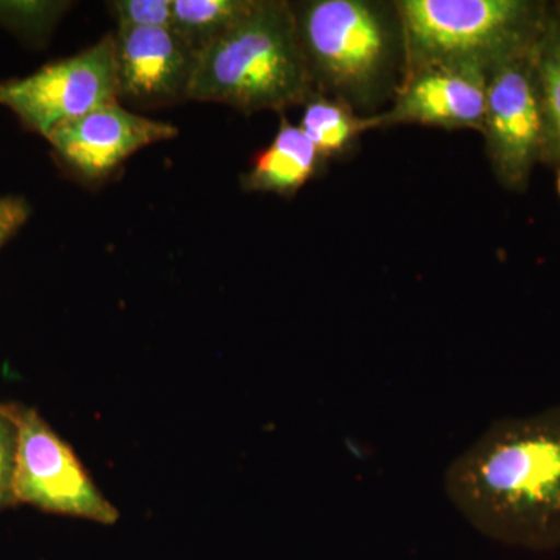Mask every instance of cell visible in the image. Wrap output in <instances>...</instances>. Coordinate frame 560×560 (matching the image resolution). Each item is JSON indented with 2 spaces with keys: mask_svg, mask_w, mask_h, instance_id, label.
I'll return each instance as SVG.
<instances>
[{
  "mask_svg": "<svg viewBox=\"0 0 560 560\" xmlns=\"http://www.w3.org/2000/svg\"><path fill=\"white\" fill-rule=\"evenodd\" d=\"M445 493L489 539L560 547V404L495 420L445 471Z\"/></svg>",
  "mask_w": 560,
  "mask_h": 560,
  "instance_id": "cell-1",
  "label": "cell"
},
{
  "mask_svg": "<svg viewBox=\"0 0 560 560\" xmlns=\"http://www.w3.org/2000/svg\"><path fill=\"white\" fill-rule=\"evenodd\" d=\"M313 90L364 117L383 113L407 77L396 0L291 2Z\"/></svg>",
  "mask_w": 560,
  "mask_h": 560,
  "instance_id": "cell-2",
  "label": "cell"
},
{
  "mask_svg": "<svg viewBox=\"0 0 560 560\" xmlns=\"http://www.w3.org/2000/svg\"><path fill=\"white\" fill-rule=\"evenodd\" d=\"M315 94L291 2L256 0L226 35L198 51L189 101L243 114L304 106Z\"/></svg>",
  "mask_w": 560,
  "mask_h": 560,
  "instance_id": "cell-3",
  "label": "cell"
},
{
  "mask_svg": "<svg viewBox=\"0 0 560 560\" xmlns=\"http://www.w3.org/2000/svg\"><path fill=\"white\" fill-rule=\"evenodd\" d=\"M408 69L438 62H497L537 46L547 24L545 0H396Z\"/></svg>",
  "mask_w": 560,
  "mask_h": 560,
  "instance_id": "cell-4",
  "label": "cell"
},
{
  "mask_svg": "<svg viewBox=\"0 0 560 560\" xmlns=\"http://www.w3.org/2000/svg\"><path fill=\"white\" fill-rule=\"evenodd\" d=\"M536 49V47H534ZM534 49L497 62L488 72L481 135L497 183L525 194L544 160L545 128Z\"/></svg>",
  "mask_w": 560,
  "mask_h": 560,
  "instance_id": "cell-5",
  "label": "cell"
},
{
  "mask_svg": "<svg viewBox=\"0 0 560 560\" xmlns=\"http://www.w3.org/2000/svg\"><path fill=\"white\" fill-rule=\"evenodd\" d=\"M114 101H119L114 33L32 75L0 81V105L46 139L61 125Z\"/></svg>",
  "mask_w": 560,
  "mask_h": 560,
  "instance_id": "cell-6",
  "label": "cell"
},
{
  "mask_svg": "<svg viewBox=\"0 0 560 560\" xmlns=\"http://www.w3.org/2000/svg\"><path fill=\"white\" fill-rule=\"evenodd\" d=\"M7 411L18 431L14 501L103 525L116 523L119 511L95 488L75 453L38 412L14 407Z\"/></svg>",
  "mask_w": 560,
  "mask_h": 560,
  "instance_id": "cell-7",
  "label": "cell"
},
{
  "mask_svg": "<svg viewBox=\"0 0 560 560\" xmlns=\"http://www.w3.org/2000/svg\"><path fill=\"white\" fill-rule=\"evenodd\" d=\"M489 69L478 62H438L407 73L388 108L375 116L377 130L423 125L481 132Z\"/></svg>",
  "mask_w": 560,
  "mask_h": 560,
  "instance_id": "cell-8",
  "label": "cell"
},
{
  "mask_svg": "<svg viewBox=\"0 0 560 560\" xmlns=\"http://www.w3.org/2000/svg\"><path fill=\"white\" fill-rule=\"evenodd\" d=\"M178 128L105 103L47 136L58 156L81 178H106L136 151L175 138Z\"/></svg>",
  "mask_w": 560,
  "mask_h": 560,
  "instance_id": "cell-9",
  "label": "cell"
},
{
  "mask_svg": "<svg viewBox=\"0 0 560 560\" xmlns=\"http://www.w3.org/2000/svg\"><path fill=\"white\" fill-rule=\"evenodd\" d=\"M117 95L143 108L189 101L197 51L171 28L117 27Z\"/></svg>",
  "mask_w": 560,
  "mask_h": 560,
  "instance_id": "cell-10",
  "label": "cell"
},
{
  "mask_svg": "<svg viewBox=\"0 0 560 560\" xmlns=\"http://www.w3.org/2000/svg\"><path fill=\"white\" fill-rule=\"evenodd\" d=\"M326 165L300 125L291 124L280 114L275 139L256 154L249 171L242 175V189L250 194L293 197Z\"/></svg>",
  "mask_w": 560,
  "mask_h": 560,
  "instance_id": "cell-11",
  "label": "cell"
},
{
  "mask_svg": "<svg viewBox=\"0 0 560 560\" xmlns=\"http://www.w3.org/2000/svg\"><path fill=\"white\" fill-rule=\"evenodd\" d=\"M300 127L319 156L329 162L349 158L361 136L377 131V121L375 116H360L345 103L315 92L302 106Z\"/></svg>",
  "mask_w": 560,
  "mask_h": 560,
  "instance_id": "cell-12",
  "label": "cell"
},
{
  "mask_svg": "<svg viewBox=\"0 0 560 560\" xmlns=\"http://www.w3.org/2000/svg\"><path fill=\"white\" fill-rule=\"evenodd\" d=\"M545 145L541 164L560 173V2H550L547 24L534 49Z\"/></svg>",
  "mask_w": 560,
  "mask_h": 560,
  "instance_id": "cell-13",
  "label": "cell"
},
{
  "mask_svg": "<svg viewBox=\"0 0 560 560\" xmlns=\"http://www.w3.org/2000/svg\"><path fill=\"white\" fill-rule=\"evenodd\" d=\"M256 0H172L171 31L198 51L226 35Z\"/></svg>",
  "mask_w": 560,
  "mask_h": 560,
  "instance_id": "cell-14",
  "label": "cell"
},
{
  "mask_svg": "<svg viewBox=\"0 0 560 560\" xmlns=\"http://www.w3.org/2000/svg\"><path fill=\"white\" fill-rule=\"evenodd\" d=\"M117 27L171 28L172 0H116L109 3Z\"/></svg>",
  "mask_w": 560,
  "mask_h": 560,
  "instance_id": "cell-15",
  "label": "cell"
},
{
  "mask_svg": "<svg viewBox=\"0 0 560 560\" xmlns=\"http://www.w3.org/2000/svg\"><path fill=\"white\" fill-rule=\"evenodd\" d=\"M60 3L47 2H0V22L10 27L39 28L57 18Z\"/></svg>",
  "mask_w": 560,
  "mask_h": 560,
  "instance_id": "cell-16",
  "label": "cell"
},
{
  "mask_svg": "<svg viewBox=\"0 0 560 560\" xmlns=\"http://www.w3.org/2000/svg\"><path fill=\"white\" fill-rule=\"evenodd\" d=\"M18 431L7 407H0V506L14 501L13 474Z\"/></svg>",
  "mask_w": 560,
  "mask_h": 560,
  "instance_id": "cell-17",
  "label": "cell"
},
{
  "mask_svg": "<svg viewBox=\"0 0 560 560\" xmlns=\"http://www.w3.org/2000/svg\"><path fill=\"white\" fill-rule=\"evenodd\" d=\"M31 215L27 201L21 197H0V246L14 234Z\"/></svg>",
  "mask_w": 560,
  "mask_h": 560,
  "instance_id": "cell-18",
  "label": "cell"
}]
</instances>
